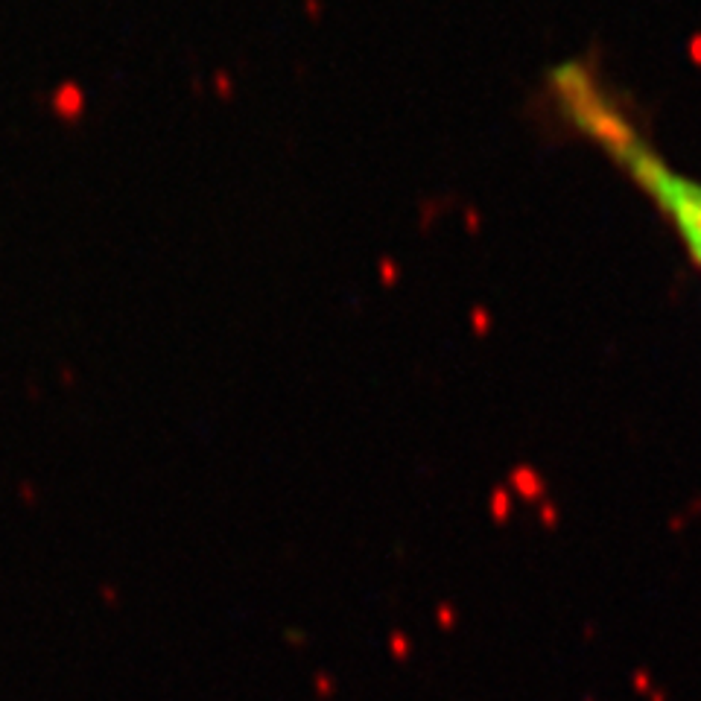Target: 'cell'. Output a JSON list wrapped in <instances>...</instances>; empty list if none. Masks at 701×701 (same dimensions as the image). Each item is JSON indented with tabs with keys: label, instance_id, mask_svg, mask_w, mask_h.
Returning <instances> with one entry per match:
<instances>
[{
	"label": "cell",
	"instance_id": "1",
	"mask_svg": "<svg viewBox=\"0 0 701 701\" xmlns=\"http://www.w3.org/2000/svg\"><path fill=\"white\" fill-rule=\"evenodd\" d=\"M558 94H567L570 111L582 129L608 149L614 161L628 167L634 181L672 219V226L684 237L692 258L701 263V184L672 173L663 161H657V155L628 129L622 114H617L611 103H605L602 91L587 79V74H561Z\"/></svg>",
	"mask_w": 701,
	"mask_h": 701
}]
</instances>
